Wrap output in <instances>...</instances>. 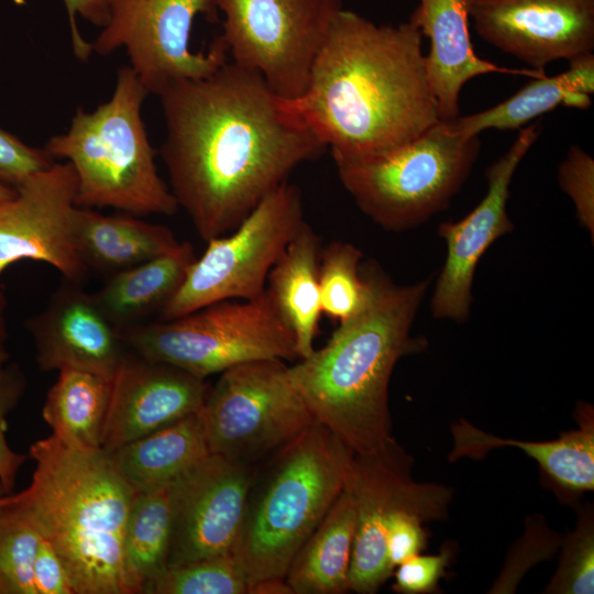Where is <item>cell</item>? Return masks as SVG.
Here are the masks:
<instances>
[{
  "label": "cell",
  "mask_w": 594,
  "mask_h": 594,
  "mask_svg": "<svg viewBox=\"0 0 594 594\" xmlns=\"http://www.w3.org/2000/svg\"><path fill=\"white\" fill-rule=\"evenodd\" d=\"M319 239L305 221L268 273L270 294L295 338L297 358L314 351L321 312Z\"/></svg>",
  "instance_id": "22"
},
{
  "label": "cell",
  "mask_w": 594,
  "mask_h": 594,
  "mask_svg": "<svg viewBox=\"0 0 594 594\" xmlns=\"http://www.w3.org/2000/svg\"><path fill=\"white\" fill-rule=\"evenodd\" d=\"M352 455L317 420L277 451L261 483L250 486L232 552L248 583L285 578L342 491Z\"/></svg>",
  "instance_id": "5"
},
{
  "label": "cell",
  "mask_w": 594,
  "mask_h": 594,
  "mask_svg": "<svg viewBox=\"0 0 594 594\" xmlns=\"http://www.w3.org/2000/svg\"><path fill=\"white\" fill-rule=\"evenodd\" d=\"M354 534V504L350 494L342 488L290 562L285 580L294 594L346 592Z\"/></svg>",
  "instance_id": "26"
},
{
  "label": "cell",
  "mask_w": 594,
  "mask_h": 594,
  "mask_svg": "<svg viewBox=\"0 0 594 594\" xmlns=\"http://www.w3.org/2000/svg\"><path fill=\"white\" fill-rule=\"evenodd\" d=\"M362 256L354 244L333 241L319 257L321 312L339 322L355 316L367 300L370 286L362 271Z\"/></svg>",
  "instance_id": "30"
},
{
  "label": "cell",
  "mask_w": 594,
  "mask_h": 594,
  "mask_svg": "<svg viewBox=\"0 0 594 594\" xmlns=\"http://www.w3.org/2000/svg\"><path fill=\"white\" fill-rule=\"evenodd\" d=\"M158 97L170 190L206 242L231 232L327 147L261 74L232 61Z\"/></svg>",
  "instance_id": "1"
},
{
  "label": "cell",
  "mask_w": 594,
  "mask_h": 594,
  "mask_svg": "<svg viewBox=\"0 0 594 594\" xmlns=\"http://www.w3.org/2000/svg\"><path fill=\"white\" fill-rule=\"evenodd\" d=\"M204 378L136 353H124L111 380L101 449L118 448L199 413L208 393Z\"/></svg>",
  "instance_id": "18"
},
{
  "label": "cell",
  "mask_w": 594,
  "mask_h": 594,
  "mask_svg": "<svg viewBox=\"0 0 594 594\" xmlns=\"http://www.w3.org/2000/svg\"><path fill=\"white\" fill-rule=\"evenodd\" d=\"M150 95L129 65L118 69L109 100L94 111L78 109L65 133L45 152L68 162L77 176L78 207H112L135 216L173 215L178 204L158 174L142 119Z\"/></svg>",
  "instance_id": "6"
},
{
  "label": "cell",
  "mask_w": 594,
  "mask_h": 594,
  "mask_svg": "<svg viewBox=\"0 0 594 594\" xmlns=\"http://www.w3.org/2000/svg\"><path fill=\"white\" fill-rule=\"evenodd\" d=\"M578 92H594L593 52L569 59V68L557 76L532 78L515 95L492 108L443 122L450 132L466 138L488 129L515 130L559 106L570 107Z\"/></svg>",
  "instance_id": "25"
},
{
  "label": "cell",
  "mask_w": 594,
  "mask_h": 594,
  "mask_svg": "<svg viewBox=\"0 0 594 594\" xmlns=\"http://www.w3.org/2000/svg\"><path fill=\"white\" fill-rule=\"evenodd\" d=\"M552 594H593L594 518L592 506L580 512L575 529L562 542L559 565L544 588Z\"/></svg>",
  "instance_id": "33"
},
{
  "label": "cell",
  "mask_w": 594,
  "mask_h": 594,
  "mask_svg": "<svg viewBox=\"0 0 594 594\" xmlns=\"http://www.w3.org/2000/svg\"><path fill=\"white\" fill-rule=\"evenodd\" d=\"M118 333L140 356L204 380L245 362L297 358L294 334L266 289L252 299L216 302L176 319L124 327Z\"/></svg>",
  "instance_id": "8"
},
{
  "label": "cell",
  "mask_w": 594,
  "mask_h": 594,
  "mask_svg": "<svg viewBox=\"0 0 594 594\" xmlns=\"http://www.w3.org/2000/svg\"><path fill=\"white\" fill-rule=\"evenodd\" d=\"M6 298L0 288V341H7Z\"/></svg>",
  "instance_id": "42"
},
{
  "label": "cell",
  "mask_w": 594,
  "mask_h": 594,
  "mask_svg": "<svg viewBox=\"0 0 594 594\" xmlns=\"http://www.w3.org/2000/svg\"><path fill=\"white\" fill-rule=\"evenodd\" d=\"M25 388L26 380L18 364L7 362L0 366V484L7 493L14 488L19 470L28 458L13 451L7 439L8 416L19 405Z\"/></svg>",
  "instance_id": "34"
},
{
  "label": "cell",
  "mask_w": 594,
  "mask_h": 594,
  "mask_svg": "<svg viewBox=\"0 0 594 594\" xmlns=\"http://www.w3.org/2000/svg\"><path fill=\"white\" fill-rule=\"evenodd\" d=\"M540 131L537 122L520 129L510 147L486 169L488 188L479 205L461 220L439 226L447 256L431 298L435 318L464 321L469 317L476 266L487 249L514 229L506 209L509 186Z\"/></svg>",
  "instance_id": "16"
},
{
  "label": "cell",
  "mask_w": 594,
  "mask_h": 594,
  "mask_svg": "<svg viewBox=\"0 0 594 594\" xmlns=\"http://www.w3.org/2000/svg\"><path fill=\"white\" fill-rule=\"evenodd\" d=\"M74 233L85 264L113 274L165 254L179 244L164 226L131 216H106L78 206Z\"/></svg>",
  "instance_id": "24"
},
{
  "label": "cell",
  "mask_w": 594,
  "mask_h": 594,
  "mask_svg": "<svg viewBox=\"0 0 594 594\" xmlns=\"http://www.w3.org/2000/svg\"><path fill=\"white\" fill-rule=\"evenodd\" d=\"M13 1L19 3V4L24 2V0H13Z\"/></svg>",
  "instance_id": "46"
},
{
  "label": "cell",
  "mask_w": 594,
  "mask_h": 594,
  "mask_svg": "<svg viewBox=\"0 0 594 594\" xmlns=\"http://www.w3.org/2000/svg\"><path fill=\"white\" fill-rule=\"evenodd\" d=\"M30 485L7 507L26 518L59 556L74 594H139L124 552L135 492L109 452L79 449L53 435L30 447Z\"/></svg>",
  "instance_id": "4"
},
{
  "label": "cell",
  "mask_w": 594,
  "mask_h": 594,
  "mask_svg": "<svg viewBox=\"0 0 594 594\" xmlns=\"http://www.w3.org/2000/svg\"><path fill=\"white\" fill-rule=\"evenodd\" d=\"M252 479L248 464L210 453L173 482L168 568L232 554Z\"/></svg>",
  "instance_id": "15"
},
{
  "label": "cell",
  "mask_w": 594,
  "mask_h": 594,
  "mask_svg": "<svg viewBox=\"0 0 594 594\" xmlns=\"http://www.w3.org/2000/svg\"><path fill=\"white\" fill-rule=\"evenodd\" d=\"M559 184L574 204L578 219L594 234V160L583 148L571 146L559 167Z\"/></svg>",
  "instance_id": "35"
},
{
  "label": "cell",
  "mask_w": 594,
  "mask_h": 594,
  "mask_svg": "<svg viewBox=\"0 0 594 594\" xmlns=\"http://www.w3.org/2000/svg\"><path fill=\"white\" fill-rule=\"evenodd\" d=\"M109 453L119 473L135 493L176 481L210 454L199 413Z\"/></svg>",
  "instance_id": "23"
},
{
  "label": "cell",
  "mask_w": 594,
  "mask_h": 594,
  "mask_svg": "<svg viewBox=\"0 0 594 594\" xmlns=\"http://www.w3.org/2000/svg\"><path fill=\"white\" fill-rule=\"evenodd\" d=\"M279 359L232 366L209 387L199 411L211 454L248 464L279 450L315 418Z\"/></svg>",
  "instance_id": "10"
},
{
  "label": "cell",
  "mask_w": 594,
  "mask_h": 594,
  "mask_svg": "<svg viewBox=\"0 0 594 594\" xmlns=\"http://www.w3.org/2000/svg\"><path fill=\"white\" fill-rule=\"evenodd\" d=\"M58 372L42 411L52 435L69 447L101 449L112 377L79 369Z\"/></svg>",
  "instance_id": "28"
},
{
  "label": "cell",
  "mask_w": 594,
  "mask_h": 594,
  "mask_svg": "<svg viewBox=\"0 0 594 594\" xmlns=\"http://www.w3.org/2000/svg\"><path fill=\"white\" fill-rule=\"evenodd\" d=\"M15 194V189L0 183V202L12 198Z\"/></svg>",
  "instance_id": "43"
},
{
  "label": "cell",
  "mask_w": 594,
  "mask_h": 594,
  "mask_svg": "<svg viewBox=\"0 0 594 594\" xmlns=\"http://www.w3.org/2000/svg\"><path fill=\"white\" fill-rule=\"evenodd\" d=\"M36 594H74L68 573L54 547L41 537L33 563Z\"/></svg>",
  "instance_id": "39"
},
{
  "label": "cell",
  "mask_w": 594,
  "mask_h": 594,
  "mask_svg": "<svg viewBox=\"0 0 594 594\" xmlns=\"http://www.w3.org/2000/svg\"><path fill=\"white\" fill-rule=\"evenodd\" d=\"M196 260L189 242H179L172 251L114 273L94 298L118 329L139 324L161 308L183 283Z\"/></svg>",
  "instance_id": "27"
},
{
  "label": "cell",
  "mask_w": 594,
  "mask_h": 594,
  "mask_svg": "<svg viewBox=\"0 0 594 594\" xmlns=\"http://www.w3.org/2000/svg\"><path fill=\"white\" fill-rule=\"evenodd\" d=\"M232 62L280 97H300L342 0H216Z\"/></svg>",
  "instance_id": "11"
},
{
  "label": "cell",
  "mask_w": 594,
  "mask_h": 594,
  "mask_svg": "<svg viewBox=\"0 0 594 594\" xmlns=\"http://www.w3.org/2000/svg\"><path fill=\"white\" fill-rule=\"evenodd\" d=\"M173 482L135 493L124 532L129 570L143 587L168 569L173 527Z\"/></svg>",
  "instance_id": "29"
},
{
  "label": "cell",
  "mask_w": 594,
  "mask_h": 594,
  "mask_svg": "<svg viewBox=\"0 0 594 594\" xmlns=\"http://www.w3.org/2000/svg\"><path fill=\"white\" fill-rule=\"evenodd\" d=\"M289 103L338 154L388 150L441 121L420 31L409 21L376 25L344 9L312 63L304 94Z\"/></svg>",
  "instance_id": "2"
},
{
  "label": "cell",
  "mask_w": 594,
  "mask_h": 594,
  "mask_svg": "<svg viewBox=\"0 0 594 594\" xmlns=\"http://www.w3.org/2000/svg\"><path fill=\"white\" fill-rule=\"evenodd\" d=\"M451 551L444 548L438 554H416L395 568L393 588L403 594H425L438 590V583L450 562Z\"/></svg>",
  "instance_id": "38"
},
{
  "label": "cell",
  "mask_w": 594,
  "mask_h": 594,
  "mask_svg": "<svg viewBox=\"0 0 594 594\" xmlns=\"http://www.w3.org/2000/svg\"><path fill=\"white\" fill-rule=\"evenodd\" d=\"M53 163L44 148L30 146L0 127V183L16 189Z\"/></svg>",
  "instance_id": "36"
},
{
  "label": "cell",
  "mask_w": 594,
  "mask_h": 594,
  "mask_svg": "<svg viewBox=\"0 0 594 594\" xmlns=\"http://www.w3.org/2000/svg\"><path fill=\"white\" fill-rule=\"evenodd\" d=\"M41 535L19 513L0 516V594H36L33 563Z\"/></svg>",
  "instance_id": "32"
},
{
  "label": "cell",
  "mask_w": 594,
  "mask_h": 594,
  "mask_svg": "<svg viewBox=\"0 0 594 594\" xmlns=\"http://www.w3.org/2000/svg\"><path fill=\"white\" fill-rule=\"evenodd\" d=\"M9 362V352L6 346V341H0V366Z\"/></svg>",
  "instance_id": "45"
},
{
  "label": "cell",
  "mask_w": 594,
  "mask_h": 594,
  "mask_svg": "<svg viewBox=\"0 0 594 594\" xmlns=\"http://www.w3.org/2000/svg\"><path fill=\"white\" fill-rule=\"evenodd\" d=\"M0 202V276L20 260L51 264L79 284L88 266L75 242L77 176L68 163H53Z\"/></svg>",
  "instance_id": "14"
},
{
  "label": "cell",
  "mask_w": 594,
  "mask_h": 594,
  "mask_svg": "<svg viewBox=\"0 0 594 594\" xmlns=\"http://www.w3.org/2000/svg\"><path fill=\"white\" fill-rule=\"evenodd\" d=\"M469 19L470 0H419L408 20L430 42L425 59L441 121L459 117L461 90L474 77L491 73L531 78L547 75L544 69L507 68L477 56Z\"/></svg>",
  "instance_id": "20"
},
{
  "label": "cell",
  "mask_w": 594,
  "mask_h": 594,
  "mask_svg": "<svg viewBox=\"0 0 594 594\" xmlns=\"http://www.w3.org/2000/svg\"><path fill=\"white\" fill-rule=\"evenodd\" d=\"M68 15L74 53L77 58L87 61L92 53L78 30L76 18L80 16L96 26H105L108 21L107 0H62Z\"/></svg>",
  "instance_id": "40"
},
{
  "label": "cell",
  "mask_w": 594,
  "mask_h": 594,
  "mask_svg": "<svg viewBox=\"0 0 594 594\" xmlns=\"http://www.w3.org/2000/svg\"><path fill=\"white\" fill-rule=\"evenodd\" d=\"M411 465L413 459L394 438L377 451L353 453L343 484L355 508L349 590L375 593L393 574L385 544V524L392 513L408 510L425 520L447 517L452 491L416 482Z\"/></svg>",
  "instance_id": "13"
},
{
  "label": "cell",
  "mask_w": 594,
  "mask_h": 594,
  "mask_svg": "<svg viewBox=\"0 0 594 594\" xmlns=\"http://www.w3.org/2000/svg\"><path fill=\"white\" fill-rule=\"evenodd\" d=\"M362 271L370 286L364 307L287 369L315 420L353 453L377 451L393 438L388 384L399 358L426 344L410 329L429 284L397 285L373 262Z\"/></svg>",
  "instance_id": "3"
},
{
  "label": "cell",
  "mask_w": 594,
  "mask_h": 594,
  "mask_svg": "<svg viewBox=\"0 0 594 594\" xmlns=\"http://www.w3.org/2000/svg\"><path fill=\"white\" fill-rule=\"evenodd\" d=\"M425 519L416 513L396 510L385 524L386 554L393 572L395 568L425 548L427 535Z\"/></svg>",
  "instance_id": "37"
},
{
  "label": "cell",
  "mask_w": 594,
  "mask_h": 594,
  "mask_svg": "<svg viewBox=\"0 0 594 594\" xmlns=\"http://www.w3.org/2000/svg\"><path fill=\"white\" fill-rule=\"evenodd\" d=\"M480 148L479 135L454 134L439 121L388 150L331 155L341 184L358 207L383 229L400 232L449 207Z\"/></svg>",
  "instance_id": "7"
},
{
  "label": "cell",
  "mask_w": 594,
  "mask_h": 594,
  "mask_svg": "<svg viewBox=\"0 0 594 594\" xmlns=\"http://www.w3.org/2000/svg\"><path fill=\"white\" fill-rule=\"evenodd\" d=\"M246 594H294L285 578H266L248 583Z\"/></svg>",
  "instance_id": "41"
},
{
  "label": "cell",
  "mask_w": 594,
  "mask_h": 594,
  "mask_svg": "<svg viewBox=\"0 0 594 594\" xmlns=\"http://www.w3.org/2000/svg\"><path fill=\"white\" fill-rule=\"evenodd\" d=\"M76 285L59 287L47 307L25 322L36 362L43 371L79 369L112 377L124 344L94 295Z\"/></svg>",
  "instance_id": "19"
},
{
  "label": "cell",
  "mask_w": 594,
  "mask_h": 594,
  "mask_svg": "<svg viewBox=\"0 0 594 594\" xmlns=\"http://www.w3.org/2000/svg\"><path fill=\"white\" fill-rule=\"evenodd\" d=\"M477 34L534 69L594 48V0H470Z\"/></svg>",
  "instance_id": "17"
},
{
  "label": "cell",
  "mask_w": 594,
  "mask_h": 594,
  "mask_svg": "<svg viewBox=\"0 0 594 594\" xmlns=\"http://www.w3.org/2000/svg\"><path fill=\"white\" fill-rule=\"evenodd\" d=\"M108 21L90 43L107 56L124 48L129 66L148 91L158 96L168 86L208 76L229 61L218 35L208 52H193L190 37L198 15L221 21L216 0H107Z\"/></svg>",
  "instance_id": "12"
},
{
  "label": "cell",
  "mask_w": 594,
  "mask_h": 594,
  "mask_svg": "<svg viewBox=\"0 0 594 594\" xmlns=\"http://www.w3.org/2000/svg\"><path fill=\"white\" fill-rule=\"evenodd\" d=\"M305 222L297 186L282 183L231 232L209 240L174 295L161 308L172 320L230 299H252Z\"/></svg>",
  "instance_id": "9"
},
{
  "label": "cell",
  "mask_w": 594,
  "mask_h": 594,
  "mask_svg": "<svg viewBox=\"0 0 594 594\" xmlns=\"http://www.w3.org/2000/svg\"><path fill=\"white\" fill-rule=\"evenodd\" d=\"M9 494L10 493H7L0 484V516L4 513L7 508Z\"/></svg>",
  "instance_id": "44"
},
{
  "label": "cell",
  "mask_w": 594,
  "mask_h": 594,
  "mask_svg": "<svg viewBox=\"0 0 594 594\" xmlns=\"http://www.w3.org/2000/svg\"><path fill=\"white\" fill-rule=\"evenodd\" d=\"M248 582L232 554L168 568L147 583L145 594H246Z\"/></svg>",
  "instance_id": "31"
},
{
  "label": "cell",
  "mask_w": 594,
  "mask_h": 594,
  "mask_svg": "<svg viewBox=\"0 0 594 594\" xmlns=\"http://www.w3.org/2000/svg\"><path fill=\"white\" fill-rule=\"evenodd\" d=\"M578 429L552 441L530 442L503 439L486 433L465 420L452 425L454 439L450 460L480 459L488 451L513 446L532 458L548 482L564 496H580L594 490V411L590 404L578 405Z\"/></svg>",
  "instance_id": "21"
}]
</instances>
